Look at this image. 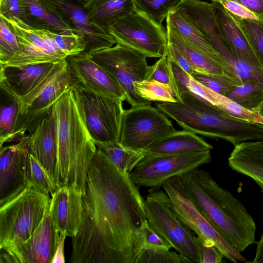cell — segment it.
<instances>
[{
    "mask_svg": "<svg viewBox=\"0 0 263 263\" xmlns=\"http://www.w3.org/2000/svg\"><path fill=\"white\" fill-rule=\"evenodd\" d=\"M87 53L117 80L131 106L150 103L137 93L134 86V82L146 80L148 77L151 66L145 54L121 44Z\"/></svg>",
    "mask_w": 263,
    "mask_h": 263,
    "instance_id": "7",
    "label": "cell"
},
{
    "mask_svg": "<svg viewBox=\"0 0 263 263\" xmlns=\"http://www.w3.org/2000/svg\"><path fill=\"white\" fill-rule=\"evenodd\" d=\"M166 22L185 39L222 62L228 73L227 65L220 54L214 49L207 39L186 18L174 10L166 17Z\"/></svg>",
    "mask_w": 263,
    "mask_h": 263,
    "instance_id": "29",
    "label": "cell"
},
{
    "mask_svg": "<svg viewBox=\"0 0 263 263\" xmlns=\"http://www.w3.org/2000/svg\"><path fill=\"white\" fill-rule=\"evenodd\" d=\"M20 50L17 36L8 23L0 16V64H4Z\"/></svg>",
    "mask_w": 263,
    "mask_h": 263,
    "instance_id": "40",
    "label": "cell"
},
{
    "mask_svg": "<svg viewBox=\"0 0 263 263\" xmlns=\"http://www.w3.org/2000/svg\"><path fill=\"white\" fill-rule=\"evenodd\" d=\"M156 107L184 129L215 139L226 138L234 125L233 117L189 91L180 92V101Z\"/></svg>",
    "mask_w": 263,
    "mask_h": 263,
    "instance_id": "6",
    "label": "cell"
},
{
    "mask_svg": "<svg viewBox=\"0 0 263 263\" xmlns=\"http://www.w3.org/2000/svg\"><path fill=\"white\" fill-rule=\"evenodd\" d=\"M146 80H155L169 85L172 88L176 99L180 100V94L173 71L172 61L167 50L164 54L153 65Z\"/></svg>",
    "mask_w": 263,
    "mask_h": 263,
    "instance_id": "33",
    "label": "cell"
},
{
    "mask_svg": "<svg viewBox=\"0 0 263 263\" xmlns=\"http://www.w3.org/2000/svg\"><path fill=\"white\" fill-rule=\"evenodd\" d=\"M228 164L233 170L251 178L263 192V140L235 145Z\"/></svg>",
    "mask_w": 263,
    "mask_h": 263,
    "instance_id": "23",
    "label": "cell"
},
{
    "mask_svg": "<svg viewBox=\"0 0 263 263\" xmlns=\"http://www.w3.org/2000/svg\"><path fill=\"white\" fill-rule=\"evenodd\" d=\"M64 242V240H63L61 242L52 262H64V253H63Z\"/></svg>",
    "mask_w": 263,
    "mask_h": 263,
    "instance_id": "49",
    "label": "cell"
},
{
    "mask_svg": "<svg viewBox=\"0 0 263 263\" xmlns=\"http://www.w3.org/2000/svg\"><path fill=\"white\" fill-rule=\"evenodd\" d=\"M55 63L22 66L0 65V86L12 99L33 90L47 76Z\"/></svg>",
    "mask_w": 263,
    "mask_h": 263,
    "instance_id": "21",
    "label": "cell"
},
{
    "mask_svg": "<svg viewBox=\"0 0 263 263\" xmlns=\"http://www.w3.org/2000/svg\"><path fill=\"white\" fill-rule=\"evenodd\" d=\"M135 247L137 255L143 248H158L166 250H170L172 248L168 241L151 226L147 219L136 231Z\"/></svg>",
    "mask_w": 263,
    "mask_h": 263,
    "instance_id": "35",
    "label": "cell"
},
{
    "mask_svg": "<svg viewBox=\"0 0 263 263\" xmlns=\"http://www.w3.org/2000/svg\"><path fill=\"white\" fill-rule=\"evenodd\" d=\"M51 198L29 182L0 205V249L27 240L42 222Z\"/></svg>",
    "mask_w": 263,
    "mask_h": 263,
    "instance_id": "4",
    "label": "cell"
},
{
    "mask_svg": "<svg viewBox=\"0 0 263 263\" xmlns=\"http://www.w3.org/2000/svg\"><path fill=\"white\" fill-rule=\"evenodd\" d=\"M82 223L72 238L71 263H135L136 230L147 219L129 173L97 147L82 196Z\"/></svg>",
    "mask_w": 263,
    "mask_h": 263,
    "instance_id": "1",
    "label": "cell"
},
{
    "mask_svg": "<svg viewBox=\"0 0 263 263\" xmlns=\"http://www.w3.org/2000/svg\"><path fill=\"white\" fill-rule=\"evenodd\" d=\"M50 203L33 234L26 241L0 249V262H52L59 247L66 237L60 233L50 216Z\"/></svg>",
    "mask_w": 263,
    "mask_h": 263,
    "instance_id": "13",
    "label": "cell"
},
{
    "mask_svg": "<svg viewBox=\"0 0 263 263\" xmlns=\"http://www.w3.org/2000/svg\"><path fill=\"white\" fill-rule=\"evenodd\" d=\"M0 1H1V0H0Z\"/></svg>",
    "mask_w": 263,
    "mask_h": 263,
    "instance_id": "52",
    "label": "cell"
},
{
    "mask_svg": "<svg viewBox=\"0 0 263 263\" xmlns=\"http://www.w3.org/2000/svg\"><path fill=\"white\" fill-rule=\"evenodd\" d=\"M96 144L119 169L124 173H130L146 154L145 151L124 146L119 142L97 143Z\"/></svg>",
    "mask_w": 263,
    "mask_h": 263,
    "instance_id": "28",
    "label": "cell"
},
{
    "mask_svg": "<svg viewBox=\"0 0 263 263\" xmlns=\"http://www.w3.org/2000/svg\"><path fill=\"white\" fill-rule=\"evenodd\" d=\"M144 206L151 226L176 251L193 262L200 263L196 237L173 211L167 193L151 191L144 200Z\"/></svg>",
    "mask_w": 263,
    "mask_h": 263,
    "instance_id": "8",
    "label": "cell"
},
{
    "mask_svg": "<svg viewBox=\"0 0 263 263\" xmlns=\"http://www.w3.org/2000/svg\"><path fill=\"white\" fill-rule=\"evenodd\" d=\"M73 78L78 86L122 102L125 93L117 80L86 52L66 58Z\"/></svg>",
    "mask_w": 263,
    "mask_h": 263,
    "instance_id": "17",
    "label": "cell"
},
{
    "mask_svg": "<svg viewBox=\"0 0 263 263\" xmlns=\"http://www.w3.org/2000/svg\"><path fill=\"white\" fill-rule=\"evenodd\" d=\"M166 32L167 41L175 44L180 50L195 72L212 74H229L222 62L185 39L167 23Z\"/></svg>",
    "mask_w": 263,
    "mask_h": 263,
    "instance_id": "25",
    "label": "cell"
},
{
    "mask_svg": "<svg viewBox=\"0 0 263 263\" xmlns=\"http://www.w3.org/2000/svg\"><path fill=\"white\" fill-rule=\"evenodd\" d=\"M254 263H263V233L257 243L255 256L252 261Z\"/></svg>",
    "mask_w": 263,
    "mask_h": 263,
    "instance_id": "48",
    "label": "cell"
},
{
    "mask_svg": "<svg viewBox=\"0 0 263 263\" xmlns=\"http://www.w3.org/2000/svg\"><path fill=\"white\" fill-rule=\"evenodd\" d=\"M166 50L171 60L192 76L195 71L189 61L180 50L175 44L168 41Z\"/></svg>",
    "mask_w": 263,
    "mask_h": 263,
    "instance_id": "46",
    "label": "cell"
},
{
    "mask_svg": "<svg viewBox=\"0 0 263 263\" xmlns=\"http://www.w3.org/2000/svg\"><path fill=\"white\" fill-rule=\"evenodd\" d=\"M193 262L185 255L164 249L143 248L135 263H188Z\"/></svg>",
    "mask_w": 263,
    "mask_h": 263,
    "instance_id": "36",
    "label": "cell"
},
{
    "mask_svg": "<svg viewBox=\"0 0 263 263\" xmlns=\"http://www.w3.org/2000/svg\"><path fill=\"white\" fill-rule=\"evenodd\" d=\"M213 147L189 130H175L158 139L145 151L155 155L180 154L211 151Z\"/></svg>",
    "mask_w": 263,
    "mask_h": 263,
    "instance_id": "26",
    "label": "cell"
},
{
    "mask_svg": "<svg viewBox=\"0 0 263 263\" xmlns=\"http://www.w3.org/2000/svg\"><path fill=\"white\" fill-rule=\"evenodd\" d=\"M175 130L168 117L150 103L131 106L124 110L119 142L145 151L158 139Z\"/></svg>",
    "mask_w": 263,
    "mask_h": 263,
    "instance_id": "11",
    "label": "cell"
},
{
    "mask_svg": "<svg viewBox=\"0 0 263 263\" xmlns=\"http://www.w3.org/2000/svg\"><path fill=\"white\" fill-rule=\"evenodd\" d=\"M221 4L229 13L239 18L259 21L258 17L246 7L233 0H211Z\"/></svg>",
    "mask_w": 263,
    "mask_h": 263,
    "instance_id": "44",
    "label": "cell"
},
{
    "mask_svg": "<svg viewBox=\"0 0 263 263\" xmlns=\"http://www.w3.org/2000/svg\"><path fill=\"white\" fill-rule=\"evenodd\" d=\"M232 15L248 38L263 67V25L259 21Z\"/></svg>",
    "mask_w": 263,
    "mask_h": 263,
    "instance_id": "39",
    "label": "cell"
},
{
    "mask_svg": "<svg viewBox=\"0 0 263 263\" xmlns=\"http://www.w3.org/2000/svg\"><path fill=\"white\" fill-rule=\"evenodd\" d=\"M211 161V151L167 155L146 153L129 175L139 187H157L170 178L188 173Z\"/></svg>",
    "mask_w": 263,
    "mask_h": 263,
    "instance_id": "9",
    "label": "cell"
},
{
    "mask_svg": "<svg viewBox=\"0 0 263 263\" xmlns=\"http://www.w3.org/2000/svg\"><path fill=\"white\" fill-rule=\"evenodd\" d=\"M0 16L5 19L20 20L24 22V11L21 0L0 1Z\"/></svg>",
    "mask_w": 263,
    "mask_h": 263,
    "instance_id": "45",
    "label": "cell"
},
{
    "mask_svg": "<svg viewBox=\"0 0 263 263\" xmlns=\"http://www.w3.org/2000/svg\"><path fill=\"white\" fill-rule=\"evenodd\" d=\"M86 43L83 52L109 48L116 44L106 30L92 22L83 4L71 0H48Z\"/></svg>",
    "mask_w": 263,
    "mask_h": 263,
    "instance_id": "18",
    "label": "cell"
},
{
    "mask_svg": "<svg viewBox=\"0 0 263 263\" xmlns=\"http://www.w3.org/2000/svg\"><path fill=\"white\" fill-rule=\"evenodd\" d=\"M212 6L220 33L233 53L252 66L263 69L249 41L232 15L218 3L212 2Z\"/></svg>",
    "mask_w": 263,
    "mask_h": 263,
    "instance_id": "22",
    "label": "cell"
},
{
    "mask_svg": "<svg viewBox=\"0 0 263 263\" xmlns=\"http://www.w3.org/2000/svg\"><path fill=\"white\" fill-rule=\"evenodd\" d=\"M27 137H21L14 144L0 147V205L28 183Z\"/></svg>",
    "mask_w": 263,
    "mask_h": 263,
    "instance_id": "16",
    "label": "cell"
},
{
    "mask_svg": "<svg viewBox=\"0 0 263 263\" xmlns=\"http://www.w3.org/2000/svg\"><path fill=\"white\" fill-rule=\"evenodd\" d=\"M28 182L51 198L58 189L46 170L29 153Z\"/></svg>",
    "mask_w": 263,
    "mask_h": 263,
    "instance_id": "37",
    "label": "cell"
},
{
    "mask_svg": "<svg viewBox=\"0 0 263 263\" xmlns=\"http://www.w3.org/2000/svg\"><path fill=\"white\" fill-rule=\"evenodd\" d=\"M258 113L263 118V103L259 109Z\"/></svg>",
    "mask_w": 263,
    "mask_h": 263,
    "instance_id": "50",
    "label": "cell"
},
{
    "mask_svg": "<svg viewBox=\"0 0 263 263\" xmlns=\"http://www.w3.org/2000/svg\"><path fill=\"white\" fill-rule=\"evenodd\" d=\"M161 187L170 198L171 208L183 224L195 232L197 236L213 242L224 257L231 262L247 261L241 252L219 233L194 205L180 194L173 177L167 179Z\"/></svg>",
    "mask_w": 263,
    "mask_h": 263,
    "instance_id": "14",
    "label": "cell"
},
{
    "mask_svg": "<svg viewBox=\"0 0 263 263\" xmlns=\"http://www.w3.org/2000/svg\"><path fill=\"white\" fill-rule=\"evenodd\" d=\"M137 93L147 102H175L176 99L171 87L155 80L134 82Z\"/></svg>",
    "mask_w": 263,
    "mask_h": 263,
    "instance_id": "31",
    "label": "cell"
},
{
    "mask_svg": "<svg viewBox=\"0 0 263 263\" xmlns=\"http://www.w3.org/2000/svg\"><path fill=\"white\" fill-rule=\"evenodd\" d=\"M5 20L17 37L20 50L5 64L0 65L22 66L57 63L68 57L55 45L47 30L33 28L20 20Z\"/></svg>",
    "mask_w": 263,
    "mask_h": 263,
    "instance_id": "15",
    "label": "cell"
},
{
    "mask_svg": "<svg viewBox=\"0 0 263 263\" xmlns=\"http://www.w3.org/2000/svg\"><path fill=\"white\" fill-rule=\"evenodd\" d=\"M108 32L116 42L147 58H160L167 46L166 32L144 14L135 10L111 25Z\"/></svg>",
    "mask_w": 263,
    "mask_h": 263,
    "instance_id": "10",
    "label": "cell"
},
{
    "mask_svg": "<svg viewBox=\"0 0 263 263\" xmlns=\"http://www.w3.org/2000/svg\"><path fill=\"white\" fill-rule=\"evenodd\" d=\"M82 194L75 189L63 186L57 189L51 197L50 213L60 233L75 237L79 233L82 219Z\"/></svg>",
    "mask_w": 263,
    "mask_h": 263,
    "instance_id": "19",
    "label": "cell"
},
{
    "mask_svg": "<svg viewBox=\"0 0 263 263\" xmlns=\"http://www.w3.org/2000/svg\"><path fill=\"white\" fill-rule=\"evenodd\" d=\"M71 1H74V2H77V3H81V4H83L87 0H71Z\"/></svg>",
    "mask_w": 263,
    "mask_h": 263,
    "instance_id": "51",
    "label": "cell"
},
{
    "mask_svg": "<svg viewBox=\"0 0 263 263\" xmlns=\"http://www.w3.org/2000/svg\"><path fill=\"white\" fill-rule=\"evenodd\" d=\"M24 22L31 27L63 34L73 32L69 24L48 0H21Z\"/></svg>",
    "mask_w": 263,
    "mask_h": 263,
    "instance_id": "24",
    "label": "cell"
},
{
    "mask_svg": "<svg viewBox=\"0 0 263 263\" xmlns=\"http://www.w3.org/2000/svg\"><path fill=\"white\" fill-rule=\"evenodd\" d=\"M214 106L225 113L243 120L263 124V118L258 112L251 111L228 97L211 90Z\"/></svg>",
    "mask_w": 263,
    "mask_h": 263,
    "instance_id": "34",
    "label": "cell"
},
{
    "mask_svg": "<svg viewBox=\"0 0 263 263\" xmlns=\"http://www.w3.org/2000/svg\"><path fill=\"white\" fill-rule=\"evenodd\" d=\"M27 147L46 170L58 188V146L52 110L28 135Z\"/></svg>",
    "mask_w": 263,
    "mask_h": 263,
    "instance_id": "20",
    "label": "cell"
},
{
    "mask_svg": "<svg viewBox=\"0 0 263 263\" xmlns=\"http://www.w3.org/2000/svg\"><path fill=\"white\" fill-rule=\"evenodd\" d=\"M246 7L255 13L263 25V0H233Z\"/></svg>",
    "mask_w": 263,
    "mask_h": 263,
    "instance_id": "47",
    "label": "cell"
},
{
    "mask_svg": "<svg viewBox=\"0 0 263 263\" xmlns=\"http://www.w3.org/2000/svg\"><path fill=\"white\" fill-rule=\"evenodd\" d=\"M58 146V188L72 187L83 195L97 146L87 127L78 86L52 106Z\"/></svg>",
    "mask_w": 263,
    "mask_h": 263,
    "instance_id": "3",
    "label": "cell"
},
{
    "mask_svg": "<svg viewBox=\"0 0 263 263\" xmlns=\"http://www.w3.org/2000/svg\"><path fill=\"white\" fill-rule=\"evenodd\" d=\"M83 5L90 21L108 31L118 20L136 10L134 0H87Z\"/></svg>",
    "mask_w": 263,
    "mask_h": 263,
    "instance_id": "27",
    "label": "cell"
},
{
    "mask_svg": "<svg viewBox=\"0 0 263 263\" xmlns=\"http://www.w3.org/2000/svg\"><path fill=\"white\" fill-rule=\"evenodd\" d=\"M226 97L251 111L258 112L263 103V83L249 82L238 84Z\"/></svg>",
    "mask_w": 263,
    "mask_h": 263,
    "instance_id": "30",
    "label": "cell"
},
{
    "mask_svg": "<svg viewBox=\"0 0 263 263\" xmlns=\"http://www.w3.org/2000/svg\"><path fill=\"white\" fill-rule=\"evenodd\" d=\"M180 194L238 251L256 242V224L243 203L203 170L175 176Z\"/></svg>",
    "mask_w": 263,
    "mask_h": 263,
    "instance_id": "2",
    "label": "cell"
},
{
    "mask_svg": "<svg viewBox=\"0 0 263 263\" xmlns=\"http://www.w3.org/2000/svg\"><path fill=\"white\" fill-rule=\"evenodd\" d=\"M78 86L66 59L57 62L43 80L30 92L15 100L18 104L16 124L12 139L31 134L39 123L51 111L53 104L65 92Z\"/></svg>",
    "mask_w": 263,
    "mask_h": 263,
    "instance_id": "5",
    "label": "cell"
},
{
    "mask_svg": "<svg viewBox=\"0 0 263 263\" xmlns=\"http://www.w3.org/2000/svg\"><path fill=\"white\" fill-rule=\"evenodd\" d=\"M192 77L199 83L223 96L236 85L241 84L239 80L229 74H212L195 72Z\"/></svg>",
    "mask_w": 263,
    "mask_h": 263,
    "instance_id": "38",
    "label": "cell"
},
{
    "mask_svg": "<svg viewBox=\"0 0 263 263\" xmlns=\"http://www.w3.org/2000/svg\"><path fill=\"white\" fill-rule=\"evenodd\" d=\"M182 0H134L136 9L162 26L163 20Z\"/></svg>",
    "mask_w": 263,
    "mask_h": 263,
    "instance_id": "32",
    "label": "cell"
},
{
    "mask_svg": "<svg viewBox=\"0 0 263 263\" xmlns=\"http://www.w3.org/2000/svg\"><path fill=\"white\" fill-rule=\"evenodd\" d=\"M55 45L68 57L79 54L85 51L86 43L80 35L71 32L59 34L47 30Z\"/></svg>",
    "mask_w": 263,
    "mask_h": 263,
    "instance_id": "41",
    "label": "cell"
},
{
    "mask_svg": "<svg viewBox=\"0 0 263 263\" xmlns=\"http://www.w3.org/2000/svg\"><path fill=\"white\" fill-rule=\"evenodd\" d=\"M18 112V104L13 99L9 105L2 106L0 112V147L13 141L12 134L15 128Z\"/></svg>",
    "mask_w": 263,
    "mask_h": 263,
    "instance_id": "42",
    "label": "cell"
},
{
    "mask_svg": "<svg viewBox=\"0 0 263 263\" xmlns=\"http://www.w3.org/2000/svg\"><path fill=\"white\" fill-rule=\"evenodd\" d=\"M196 242L200 258V263H221L224 258L213 242L197 236Z\"/></svg>",
    "mask_w": 263,
    "mask_h": 263,
    "instance_id": "43",
    "label": "cell"
},
{
    "mask_svg": "<svg viewBox=\"0 0 263 263\" xmlns=\"http://www.w3.org/2000/svg\"><path fill=\"white\" fill-rule=\"evenodd\" d=\"M86 122L95 143L119 142L123 102L78 86Z\"/></svg>",
    "mask_w": 263,
    "mask_h": 263,
    "instance_id": "12",
    "label": "cell"
}]
</instances>
